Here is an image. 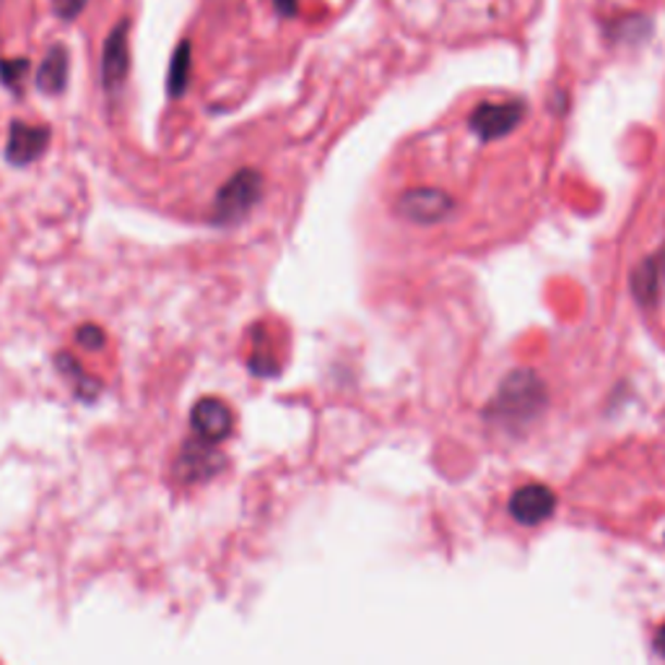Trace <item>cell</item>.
<instances>
[{
	"label": "cell",
	"instance_id": "obj_1",
	"mask_svg": "<svg viewBox=\"0 0 665 665\" xmlns=\"http://www.w3.org/2000/svg\"><path fill=\"white\" fill-rule=\"evenodd\" d=\"M543 403H546L543 382L535 378V372L517 369V372L507 374L505 382H502L494 406L489 411L505 421H528L541 411Z\"/></svg>",
	"mask_w": 665,
	"mask_h": 665
},
{
	"label": "cell",
	"instance_id": "obj_7",
	"mask_svg": "<svg viewBox=\"0 0 665 665\" xmlns=\"http://www.w3.org/2000/svg\"><path fill=\"white\" fill-rule=\"evenodd\" d=\"M556 509V494L543 483H528L509 496V515L520 526H541Z\"/></svg>",
	"mask_w": 665,
	"mask_h": 665
},
{
	"label": "cell",
	"instance_id": "obj_2",
	"mask_svg": "<svg viewBox=\"0 0 665 665\" xmlns=\"http://www.w3.org/2000/svg\"><path fill=\"white\" fill-rule=\"evenodd\" d=\"M263 196V174L255 170H239L234 177L219 190L217 206H213V219L219 224H234L245 219Z\"/></svg>",
	"mask_w": 665,
	"mask_h": 665
},
{
	"label": "cell",
	"instance_id": "obj_10",
	"mask_svg": "<svg viewBox=\"0 0 665 665\" xmlns=\"http://www.w3.org/2000/svg\"><path fill=\"white\" fill-rule=\"evenodd\" d=\"M69 69H71L69 50H65L63 45L50 47V52H47L42 65H39L37 71V86L45 94H60L65 89V84H69Z\"/></svg>",
	"mask_w": 665,
	"mask_h": 665
},
{
	"label": "cell",
	"instance_id": "obj_12",
	"mask_svg": "<svg viewBox=\"0 0 665 665\" xmlns=\"http://www.w3.org/2000/svg\"><path fill=\"white\" fill-rule=\"evenodd\" d=\"M56 365H58V369L60 372L65 374V378H69L73 385H76V393H78V398H84V401H91L94 395H97L99 391H102V385H99L97 380L91 378L89 372H86V369H81V365L76 359H73L71 354H65V352H60L58 354V359H56Z\"/></svg>",
	"mask_w": 665,
	"mask_h": 665
},
{
	"label": "cell",
	"instance_id": "obj_9",
	"mask_svg": "<svg viewBox=\"0 0 665 665\" xmlns=\"http://www.w3.org/2000/svg\"><path fill=\"white\" fill-rule=\"evenodd\" d=\"M190 427H193V432H196V436H200V440L213 442V445H217V442L226 440V436L232 434L234 414L224 401L204 398L193 406Z\"/></svg>",
	"mask_w": 665,
	"mask_h": 665
},
{
	"label": "cell",
	"instance_id": "obj_4",
	"mask_svg": "<svg viewBox=\"0 0 665 665\" xmlns=\"http://www.w3.org/2000/svg\"><path fill=\"white\" fill-rule=\"evenodd\" d=\"M127 71H131V22L123 19L112 26L110 37L102 47V86L110 94H115L125 84Z\"/></svg>",
	"mask_w": 665,
	"mask_h": 665
},
{
	"label": "cell",
	"instance_id": "obj_15",
	"mask_svg": "<svg viewBox=\"0 0 665 665\" xmlns=\"http://www.w3.org/2000/svg\"><path fill=\"white\" fill-rule=\"evenodd\" d=\"M76 341L81 346L86 348V352H99V348L104 346V341H107V335H104V331L99 325H81L78 328V333H76Z\"/></svg>",
	"mask_w": 665,
	"mask_h": 665
},
{
	"label": "cell",
	"instance_id": "obj_14",
	"mask_svg": "<svg viewBox=\"0 0 665 665\" xmlns=\"http://www.w3.org/2000/svg\"><path fill=\"white\" fill-rule=\"evenodd\" d=\"M26 71H29V60L16 58V60H0V78H3L5 86H11V89H19V84H22Z\"/></svg>",
	"mask_w": 665,
	"mask_h": 665
},
{
	"label": "cell",
	"instance_id": "obj_8",
	"mask_svg": "<svg viewBox=\"0 0 665 665\" xmlns=\"http://www.w3.org/2000/svg\"><path fill=\"white\" fill-rule=\"evenodd\" d=\"M50 127L47 125H29L22 120H13L9 131V146H5V157L11 164L26 167L32 161L42 157L47 146H50Z\"/></svg>",
	"mask_w": 665,
	"mask_h": 665
},
{
	"label": "cell",
	"instance_id": "obj_17",
	"mask_svg": "<svg viewBox=\"0 0 665 665\" xmlns=\"http://www.w3.org/2000/svg\"><path fill=\"white\" fill-rule=\"evenodd\" d=\"M273 5L281 16H294L299 9V0H273Z\"/></svg>",
	"mask_w": 665,
	"mask_h": 665
},
{
	"label": "cell",
	"instance_id": "obj_18",
	"mask_svg": "<svg viewBox=\"0 0 665 665\" xmlns=\"http://www.w3.org/2000/svg\"><path fill=\"white\" fill-rule=\"evenodd\" d=\"M655 650L665 657V624L661 629H657V635H655Z\"/></svg>",
	"mask_w": 665,
	"mask_h": 665
},
{
	"label": "cell",
	"instance_id": "obj_13",
	"mask_svg": "<svg viewBox=\"0 0 665 665\" xmlns=\"http://www.w3.org/2000/svg\"><path fill=\"white\" fill-rule=\"evenodd\" d=\"M631 286H635V294L642 301H650L655 297V286H657V268L655 260H648L637 268L635 275H631Z\"/></svg>",
	"mask_w": 665,
	"mask_h": 665
},
{
	"label": "cell",
	"instance_id": "obj_5",
	"mask_svg": "<svg viewBox=\"0 0 665 665\" xmlns=\"http://www.w3.org/2000/svg\"><path fill=\"white\" fill-rule=\"evenodd\" d=\"M450 208H453V198L436 187H414L398 198L401 217L414 224H436L447 217Z\"/></svg>",
	"mask_w": 665,
	"mask_h": 665
},
{
	"label": "cell",
	"instance_id": "obj_3",
	"mask_svg": "<svg viewBox=\"0 0 665 665\" xmlns=\"http://www.w3.org/2000/svg\"><path fill=\"white\" fill-rule=\"evenodd\" d=\"M526 118V104L520 99L513 102H483L470 115V131L481 140L505 138Z\"/></svg>",
	"mask_w": 665,
	"mask_h": 665
},
{
	"label": "cell",
	"instance_id": "obj_11",
	"mask_svg": "<svg viewBox=\"0 0 665 665\" xmlns=\"http://www.w3.org/2000/svg\"><path fill=\"white\" fill-rule=\"evenodd\" d=\"M190 69H193V47L185 39V42H180L177 50H174L170 63V76H167V86H170V94L174 99L183 97L187 84H190Z\"/></svg>",
	"mask_w": 665,
	"mask_h": 665
},
{
	"label": "cell",
	"instance_id": "obj_16",
	"mask_svg": "<svg viewBox=\"0 0 665 665\" xmlns=\"http://www.w3.org/2000/svg\"><path fill=\"white\" fill-rule=\"evenodd\" d=\"M86 5H89V0H56L58 16L65 19V22H73V19L81 16Z\"/></svg>",
	"mask_w": 665,
	"mask_h": 665
},
{
	"label": "cell",
	"instance_id": "obj_6",
	"mask_svg": "<svg viewBox=\"0 0 665 665\" xmlns=\"http://www.w3.org/2000/svg\"><path fill=\"white\" fill-rule=\"evenodd\" d=\"M221 468H224V455L213 447V442L193 436V440H187L183 450H180L177 476L187 483L211 479Z\"/></svg>",
	"mask_w": 665,
	"mask_h": 665
}]
</instances>
